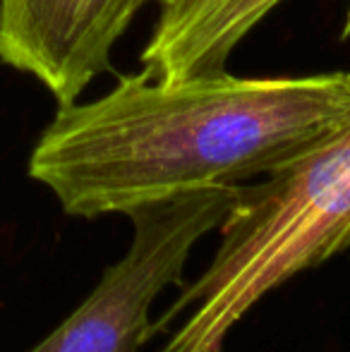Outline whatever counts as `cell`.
<instances>
[{
  "mask_svg": "<svg viewBox=\"0 0 350 352\" xmlns=\"http://www.w3.org/2000/svg\"><path fill=\"white\" fill-rule=\"evenodd\" d=\"M243 185L204 187L149 201L127 213L132 242L103 271L87 300L29 352H140L154 338L151 307L185 274L195 245L223 226Z\"/></svg>",
  "mask_w": 350,
  "mask_h": 352,
  "instance_id": "3",
  "label": "cell"
},
{
  "mask_svg": "<svg viewBox=\"0 0 350 352\" xmlns=\"http://www.w3.org/2000/svg\"><path fill=\"white\" fill-rule=\"evenodd\" d=\"M346 125L350 72L221 70L175 82L140 72L101 98L58 106L27 170L67 216H127L182 192L266 177Z\"/></svg>",
  "mask_w": 350,
  "mask_h": 352,
  "instance_id": "1",
  "label": "cell"
},
{
  "mask_svg": "<svg viewBox=\"0 0 350 352\" xmlns=\"http://www.w3.org/2000/svg\"><path fill=\"white\" fill-rule=\"evenodd\" d=\"M343 36H350V5H348V14H346V24H343Z\"/></svg>",
  "mask_w": 350,
  "mask_h": 352,
  "instance_id": "7",
  "label": "cell"
},
{
  "mask_svg": "<svg viewBox=\"0 0 350 352\" xmlns=\"http://www.w3.org/2000/svg\"><path fill=\"white\" fill-rule=\"evenodd\" d=\"M283 0H159V14L140 60L149 79L226 70L230 53Z\"/></svg>",
  "mask_w": 350,
  "mask_h": 352,
  "instance_id": "5",
  "label": "cell"
},
{
  "mask_svg": "<svg viewBox=\"0 0 350 352\" xmlns=\"http://www.w3.org/2000/svg\"><path fill=\"white\" fill-rule=\"evenodd\" d=\"M348 247L350 125L245 185L206 269L151 324L154 336L171 331L161 352H221L269 292Z\"/></svg>",
  "mask_w": 350,
  "mask_h": 352,
  "instance_id": "2",
  "label": "cell"
},
{
  "mask_svg": "<svg viewBox=\"0 0 350 352\" xmlns=\"http://www.w3.org/2000/svg\"><path fill=\"white\" fill-rule=\"evenodd\" d=\"M146 0H127V12H130V17L135 19V14L142 10V5H144Z\"/></svg>",
  "mask_w": 350,
  "mask_h": 352,
  "instance_id": "6",
  "label": "cell"
},
{
  "mask_svg": "<svg viewBox=\"0 0 350 352\" xmlns=\"http://www.w3.org/2000/svg\"><path fill=\"white\" fill-rule=\"evenodd\" d=\"M130 22L127 0H0V63L65 106L111 67Z\"/></svg>",
  "mask_w": 350,
  "mask_h": 352,
  "instance_id": "4",
  "label": "cell"
}]
</instances>
